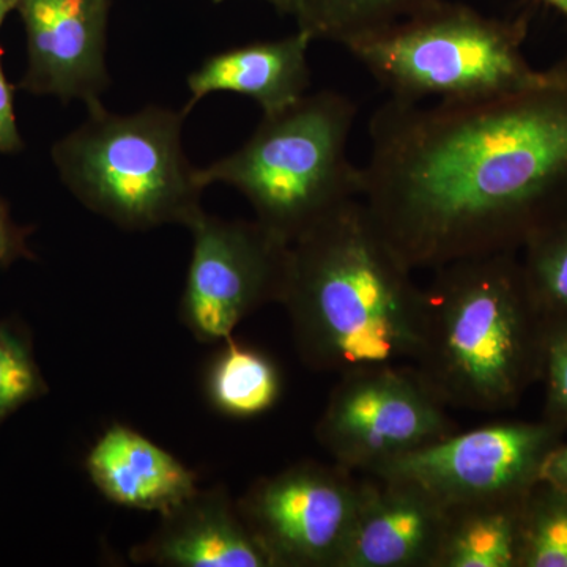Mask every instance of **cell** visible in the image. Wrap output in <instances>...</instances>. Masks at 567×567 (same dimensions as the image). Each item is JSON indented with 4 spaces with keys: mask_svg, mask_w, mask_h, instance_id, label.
Here are the masks:
<instances>
[{
    "mask_svg": "<svg viewBox=\"0 0 567 567\" xmlns=\"http://www.w3.org/2000/svg\"><path fill=\"white\" fill-rule=\"evenodd\" d=\"M360 487L336 462L303 461L254 481L237 503L274 567H339Z\"/></svg>",
    "mask_w": 567,
    "mask_h": 567,
    "instance_id": "obj_10",
    "label": "cell"
},
{
    "mask_svg": "<svg viewBox=\"0 0 567 567\" xmlns=\"http://www.w3.org/2000/svg\"><path fill=\"white\" fill-rule=\"evenodd\" d=\"M130 558L159 567H274L224 486L199 487L159 514L158 527Z\"/></svg>",
    "mask_w": 567,
    "mask_h": 567,
    "instance_id": "obj_13",
    "label": "cell"
},
{
    "mask_svg": "<svg viewBox=\"0 0 567 567\" xmlns=\"http://www.w3.org/2000/svg\"><path fill=\"white\" fill-rule=\"evenodd\" d=\"M369 140L361 203L413 274L520 252L567 218V54L498 99H388Z\"/></svg>",
    "mask_w": 567,
    "mask_h": 567,
    "instance_id": "obj_1",
    "label": "cell"
},
{
    "mask_svg": "<svg viewBox=\"0 0 567 567\" xmlns=\"http://www.w3.org/2000/svg\"><path fill=\"white\" fill-rule=\"evenodd\" d=\"M432 274L416 371L446 406L514 409L543 380L548 334L518 252L468 257Z\"/></svg>",
    "mask_w": 567,
    "mask_h": 567,
    "instance_id": "obj_3",
    "label": "cell"
},
{
    "mask_svg": "<svg viewBox=\"0 0 567 567\" xmlns=\"http://www.w3.org/2000/svg\"><path fill=\"white\" fill-rule=\"evenodd\" d=\"M55 142L51 156L59 177L87 210L123 230L188 227L204 212V186L183 151L188 115L147 106L114 114L103 103Z\"/></svg>",
    "mask_w": 567,
    "mask_h": 567,
    "instance_id": "obj_5",
    "label": "cell"
},
{
    "mask_svg": "<svg viewBox=\"0 0 567 567\" xmlns=\"http://www.w3.org/2000/svg\"><path fill=\"white\" fill-rule=\"evenodd\" d=\"M566 432L544 417L454 432L372 476L409 481L446 507L524 499Z\"/></svg>",
    "mask_w": 567,
    "mask_h": 567,
    "instance_id": "obj_9",
    "label": "cell"
},
{
    "mask_svg": "<svg viewBox=\"0 0 567 567\" xmlns=\"http://www.w3.org/2000/svg\"><path fill=\"white\" fill-rule=\"evenodd\" d=\"M312 39L297 29L278 40L254 41L218 52L186 80V115L210 93H237L254 100L264 114H275L303 99L311 87L308 51Z\"/></svg>",
    "mask_w": 567,
    "mask_h": 567,
    "instance_id": "obj_14",
    "label": "cell"
},
{
    "mask_svg": "<svg viewBox=\"0 0 567 567\" xmlns=\"http://www.w3.org/2000/svg\"><path fill=\"white\" fill-rule=\"evenodd\" d=\"M525 498L447 507L435 567H518Z\"/></svg>",
    "mask_w": 567,
    "mask_h": 567,
    "instance_id": "obj_16",
    "label": "cell"
},
{
    "mask_svg": "<svg viewBox=\"0 0 567 567\" xmlns=\"http://www.w3.org/2000/svg\"><path fill=\"white\" fill-rule=\"evenodd\" d=\"M540 480L554 486L567 488V443L563 442L551 451L543 466Z\"/></svg>",
    "mask_w": 567,
    "mask_h": 567,
    "instance_id": "obj_25",
    "label": "cell"
},
{
    "mask_svg": "<svg viewBox=\"0 0 567 567\" xmlns=\"http://www.w3.org/2000/svg\"><path fill=\"white\" fill-rule=\"evenodd\" d=\"M540 382L546 386L544 420L567 431V324L548 328L546 363Z\"/></svg>",
    "mask_w": 567,
    "mask_h": 567,
    "instance_id": "obj_22",
    "label": "cell"
},
{
    "mask_svg": "<svg viewBox=\"0 0 567 567\" xmlns=\"http://www.w3.org/2000/svg\"><path fill=\"white\" fill-rule=\"evenodd\" d=\"M540 2L554 7L555 10H558L559 13L566 14L567 17V0H540Z\"/></svg>",
    "mask_w": 567,
    "mask_h": 567,
    "instance_id": "obj_28",
    "label": "cell"
},
{
    "mask_svg": "<svg viewBox=\"0 0 567 567\" xmlns=\"http://www.w3.org/2000/svg\"><path fill=\"white\" fill-rule=\"evenodd\" d=\"M18 3H20V0H0V28H2V22L9 17V13L18 9Z\"/></svg>",
    "mask_w": 567,
    "mask_h": 567,
    "instance_id": "obj_27",
    "label": "cell"
},
{
    "mask_svg": "<svg viewBox=\"0 0 567 567\" xmlns=\"http://www.w3.org/2000/svg\"><path fill=\"white\" fill-rule=\"evenodd\" d=\"M446 409L415 365H368L339 375L315 436L336 464L374 475L457 432Z\"/></svg>",
    "mask_w": 567,
    "mask_h": 567,
    "instance_id": "obj_7",
    "label": "cell"
},
{
    "mask_svg": "<svg viewBox=\"0 0 567 567\" xmlns=\"http://www.w3.org/2000/svg\"><path fill=\"white\" fill-rule=\"evenodd\" d=\"M357 115L344 93H306L286 110L264 114L238 151L197 167V178L204 188L233 186L251 204L257 223L293 244L342 205L361 199L363 169L347 152Z\"/></svg>",
    "mask_w": 567,
    "mask_h": 567,
    "instance_id": "obj_4",
    "label": "cell"
},
{
    "mask_svg": "<svg viewBox=\"0 0 567 567\" xmlns=\"http://www.w3.org/2000/svg\"><path fill=\"white\" fill-rule=\"evenodd\" d=\"M21 148L22 140L14 118L13 91L0 63V152L13 153Z\"/></svg>",
    "mask_w": 567,
    "mask_h": 567,
    "instance_id": "obj_23",
    "label": "cell"
},
{
    "mask_svg": "<svg viewBox=\"0 0 567 567\" xmlns=\"http://www.w3.org/2000/svg\"><path fill=\"white\" fill-rule=\"evenodd\" d=\"M186 229L193 252L178 316L196 341L224 342L264 306L281 305L289 244L256 219L230 221L205 212Z\"/></svg>",
    "mask_w": 567,
    "mask_h": 567,
    "instance_id": "obj_8",
    "label": "cell"
},
{
    "mask_svg": "<svg viewBox=\"0 0 567 567\" xmlns=\"http://www.w3.org/2000/svg\"><path fill=\"white\" fill-rule=\"evenodd\" d=\"M205 390L210 404L223 415L259 416L281 399V371L260 350L229 338L208 369Z\"/></svg>",
    "mask_w": 567,
    "mask_h": 567,
    "instance_id": "obj_17",
    "label": "cell"
},
{
    "mask_svg": "<svg viewBox=\"0 0 567 567\" xmlns=\"http://www.w3.org/2000/svg\"><path fill=\"white\" fill-rule=\"evenodd\" d=\"M28 35L21 87L91 107L111 84L106 65L111 0H20Z\"/></svg>",
    "mask_w": 567,
    "mask_h": 567,
    "instance_id": "obj_11",
    "label": "cell"
},
{
    "mask_svg": "<svg viewBox=\"0 0 567 567\" xmlns=\"http://www.w3.org/2000/svg\"><path fill=\"white\" fill-rule=\"evenodd\" d=\"M215 3L226 2V0H213ZM264 2L270 3L276 11L281 14H289L293 17L297 14L298 0H264Z\"/></svg>",
    "mask_w": 567,
    "mask_h": 567,
    "instance_id": "obj_26",
    "label": "cell"
},
{
    "mask_svg": "<svg viewBox=\"0 0 567 567\" xmlns=\"http://www.w3.org/2000/svg\"><path fill=\"white\" fill-rule=\"evenodd\" d=\"M436 0H298L297 29L312 41L346 47L377 29L415 13Z\"/></svg>",
    "mask_w": 567,
    "mask_h": 567,
    "instance_id": "obj_18",
    "label": "cell"
},
{
    "mask_svg": "<svg viewBox=\"0 0 567 567\" xmlns=\"http://www.w3.org/2000/svg\"><path fill=\"white\" fill-rule=\"evenodd\" d=\"M424 303L423 287L361 199L290 244L281 305L298 357L312 371L415 363Z\"/></svg>",
    "mask_w": 567,
    "mask_h": 567,
    "instance_id": "obj_2",
    "label": "cell"
},
{
    "mask_svg": "<svg viewBox=\"0 0 567 567\" xmlns=\"http://www.w3.org/2000/svg\"><path fill=\"white\" fill-rule=\"evenodd\" d=\"M24 256H28L25 233L11 219L9 207L0 197V268Z\"/></svg>",
    "mask_w": 567,
    "mask_h": 567,
    "instance_id": "obj_24",
    "label": "cell"
},
{
    "mask_svg": "<svg viewBox=\"0 0 567 567\" xmlns=\"http://www.w3.org/2000/svg\"><path fill=\"white\" fill-rule=\"evenodd\" d=\"M447 514L409 481L365 475L339 567H435Z\"/></svg>",
    "mask_w": 567,
    "mask_h": 567,
    "instance_id": "obj_12",
    "label": "cell"
},
{
    "mask_svg": "<svg viewBox=\"0 0 567 567\" xmlns=\"http://www.w3.org/2000/svg\"><path fill=\"white\" fill-rule=\"evenodd\" d=\"M518 567H567V488L539 480L528 492Z\"/></svg>",
    "mask_w": 567,
    "mask_h": 567,
    "instance_id": "obj_19",
    "label": "cell"
},
{
    "mask_svg": "<svg viewBox=\"0 0 567 567\" xmlns=\"http://www.w3.org/2000/svg\"><path fill=\"white\" fill-rule=\"evenodd\" d=\"M520 252L529 292L547 328L567 324V218L540 230Z\"/></svg>",
    "mask_w": 567,
    "mask_h": 567,
    "instance_id": "obj_20",
    "label": "cell"
},
{
    "mask_svg": "<svg viewBox=\"0 0 567 567\" xmlns=\"http://www.w3.org/2000/svg\"><path fill=\"white\" fill-rule=\"evenodd\" d=\"M48 393L28 339L0 323V423Z\"/></svg>",
    "mask_w": 567,
    "mask_h": 567,
    "instance_id": "obj_21",
    "label": "cell"
},
{
    "mask_svg": "<svg viewBox=\"0 0 567 567\" xmlns=\"http://www.w3.org/2000/svg\"><path fill=\"white\" fill-rule=\"evenodd\" d=\"M527 32L525 14L507 20L436 0L344 48L391 100L470 103L511 95L540 80L544 70L525 58Z\"/></svg>",
    "mask_w": 567,
    "mask_h": 567,
    "instance_id": "obj_6",
    "label": "cell"
},
{
    "mask_svg": "<svg viewBox=\"0 0 567 567\" xmlns=\"http://www.w3.org/2000/svg\"><path fill=\"white\" fill-rule=\"evenodd\" d=\"M93 486L118 506L162 514L199 488L193 470L128 425L112 424L85 458Z\"/></svg>",
    "mask_w": 567,
    "mask_h": 567,
    "instance_id": "obj_15",
    "label": "cell"
}]
</instances>
